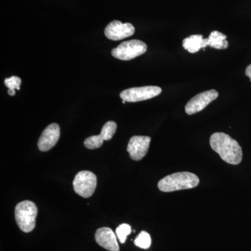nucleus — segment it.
<instances>
[{
  "label": "nucleus",
  "instance_id": "obj_11",
  "mask_svg": "<svg viewBox=\"0 0 251 251\" xmlns=\"http://www.w3.org/2000/svg\"><path fill=\"white\" fill-rule=\"evenodd\" d=\"M59 137V126L56 123L51 124L43 131L38 142V148L41 151H49L58 142Z\"/></svg>",
  "mask_w": 251,
  "mask_h": 251
},
{
  "label": "nucleus",
  "instance_id": "obj_17",
  "mask_svg": "<svg viewBox=\"0 0 251 251\" xmlns=\"http://www.w3.org/2000/svg\"><path fill=\"white\" fill-rule=\"evenodd\" d=\"M115 232H116L117 237L120 243L124 244L126 240L127 237L131 232V227L128 224H123L117 227Z\"/></svg>",
  "mask_w": 251,
  "mask_h": 251
},
{
  "label": "nucleus",
  "instance_id": "obj_4",
  "mask_svg": "<svg viewBox=\"0 0 251 251\" xmlns=\"http://www.w3.org/2000/svg\"><path fill=\"white\" fill-rule=\"evenodd\" d=\"M148 46L143 41L130 40L122 43L112 50V55L120 60L128 61L146 52Z\"/></svg>",
  "mask_w": 251,
  "mask_h": 251
},
{
  "label": "nucleus",
  "instance_id": "obj_19",
  "mask_svg": "<svg viewBox=\"0 0 251 251\" xmlns=\"http://www.w3.org/2000/svg\"><path fill=\"white\" fill-rule=\"evenodd\" d=\"M126 101L125 100H122V103H125Z\"/></svg>",
  "mask_w": 251,
  "mask_h": 251
},
{
  "label": "nucleus",
  "instance_id": "obj_7",
  "mask_svg": "<svg viewBox=\"0 0 251 251\" xmlns=\"http://www.w3.org/2000/svg\"><path fill=\"white\" fill-rule=\"evenodd\" d=\"M219 97V92L215 90H211L197 94L191 99L185 107V111L188 115L202 111L211 102L214 101Z\"/></svg>",
  "mask_w": 251,
  "mask_h": 251
},
{
  "label": "nucleus",
  "instance_id": "obj_1",
  "mask_svg": "<svg viewBox=\"0 0 251 251\" xmlns=\"http://www.w3.org/2000/svg\"><path fill=\"white\" fill-rule=\"evenodd\" d=\"M211 148L226 163L238 165L242 161V149L239 144L224 133H214L209 140Z\"/></svg>",
  "mask_w": 251,
  "mask_h": 251
},
{
  "label": "nucleus",
  "instance_id": "obj_5",
  "mask_svg": "<svg viewBox=\"0 0 251 251\" xmlns=\"http://www.w3.org/2000/svg\"><path fill=\"white\" fill-rule=\"evenodd\" d=\"M73 185L77 195L84 198H90L97 188V176L92 172L81 171L75 175Z\"/></svg>",
  "mask_w": 251,
  "mask_h": 251
},
{
  "label": "nucleus",
  "instance_id": "obj_16",
  "mask_svg": "<svg viewBox=\"0 0 251 251\" xmlns=\"http://www.w3.org/2000/svg\"><path fill=\"white\" fill-rule=\"evenodd\" d=\"M4 85L9 88L8 94L10 96H14L16 94L15 90H20V86L21 85V79L19 77L12 76L8 77L4 80Z\"/></svg>",
  "mask_w": 251,
  "mask_h": 251
},
{
  "label": "nucleus",
  "instance_id": "obj_18",
  "mask_svg": "<svg viewBox=\"0 0 251 251\" xmlns=\"http://www.w3.org/2000/svg\"><path fill=\"white\" fill-rule=\"evenodd\" d=\"M245 74L247 76L249 77L251 81V64L250 65L248 66L247 69H246Z\"/></svg>",
  "mask_w": 251,
  "mask_h": 251
},
{
  "label": "nucleus",
  "instance_id": "obj_2",
  "mask_svg": "<svg viewBox=\"0 0 251 251\" xmlns=\"http://www.w3.org/2000/svg\"><path fill=\"white\" fill-rule=\"evenodd\" d=\"M199 183L197 175L188 172H181L165 176L160 180L158 187L163 192H173L196 187Z\"/></svg>",
  "mask_w": 251,
  "mask_h": 251
},
{
  "label": "nucleus",
  "instance_id": "obj_12",
  "mask_svg": "<svg viewBox=\"0 0 251 251\" xmlns=\"http://www.w3.org/2000/svg\"><path fill=\"white\" fill-rule=\"evenodd\" d=\"M95 239L99 246L108 251H120L116 235L109 227H101L97 229Z\"/></svg>",
  "mask_w": 251,
  "mask_h": 251
},
{
  "label": "nucleus",
  "instance_id": "obj_8",
  "mask_svg": "<svg viewBox=\"0 0 251 251\" xmlns=\"http://www.w3.org/2000/svg\"><path fill=\"white\" fill-rule=\"evenodd\" d=\"M151 138L149 136L135 135L130 138L127 147V151L133 161H140L146 156L150 148Z\"/></svg>",
  "mask_w": 251,
  "mask_h": 251
},
{
  "label": "nucleus",
  "instance_id": "obj_3",
  "mask_svg": "<svg viewBox=\"0 0 251 251\" xmlns=\"http://www.w3.org/2000/svg\"><path fill=\"white\" fill-rule=\"evenodd\" d=\"M37 206L34 202L25 201L18 203L15 209V218L19 228L23 232H30L36 226Z\"/></svg>",
  "mask_w": 251,
  "mask_h": 251
},
{
  "label": "nucleus",
  "instance_id": "obj_13",
  "mask_svg": "<svg viewBox=\"0 0 251 251\" xmlns=\"http://www.w3.org/2000/svg\"><path fill=\"white\" fill-rule=\"evenodd\" d=\"M183 47L191 53H196L200 50L205 49L207 46V39H204L201 34H195L184 39Z\"/></svg>",
  "mask_w": 251,
  "mask_h": 251
},
{
  "label": "nucleus",
  "instance_id": "obj_15",
  "mask_svg": "<svg viewBox=\"0 0 251 251\" xmlns=\"http://www.w3.org/2000/svg\"><path fill=\"white\" fill-rule=\"evenodd\" d=\"M135 245L136 247L143 249H148L151 244V239L150 234L145 231H142L134 241Z\"/></svg>",
  "mask_w": 251,
  "mask_h": 251
},
{
  "label": "nucleus",
  "instance_id": "obj_6",
  "mask_svg": "<svg viewBox=\"0 0 251 251\" xmlns=\"http://www.w3.org/2000/svg\"><path fill=\"white\" fill-rule=\"evenodd\" d=\"M161 92V87L157 86H144L122 91L120 93V97L126 102L134 103L152 99L159 95Z\"/></svg>",
  "mask_w": 251,
  "mask_h": 251
},
{
  "label": "nucleus",
  "instance_id": "obj_14",
  "mask_svg": "<svg viewBox=\"0 0 251 251\" xmlns=\"http://www.w3.org/2000/svg\"><path fill=\"white\" fill-rule=\"evenodd\" d=\"M207 46L218 50L226 49L228 48L227 36L218 31H213L207 38Z\"/></svg>",
  "mask_w": 251,
  "mask_h": 251
},
{
  "label": "nucleus",
  "instance_id": "obj_9",
  "mask_svg": "<svg viewBox=\"0 0 251 251\" xmlns=\"http://www.w3.org/2000/svg\"><path fill=\"white\" fill-rule=\"evenodd\" d=\"M135 28L130 23L113 21L105 29V35L110 40L119 41L133 35Z\"/></svg>",
  "mask_w": 251,
  "mask_h": 251
},
{
  "label": "nucleus",
  "instance_id": "obj_10",
  "mask_svg": "<svg viewBox=\"0 0 251 251\" xmlns=\"http://www.w3.org/2000/svg\"><path fill=\"white\" fill-rule=\"evenodd\" d=\"M116 130L117 124L115 122H106L102 128L100 134L89 137L84 142V145L90 150L100 148L103 145L104 140L108 141L112 139Z\"/></svg>",
  "mask_w": 251,
  "mask_h": 251
}]
</instances>
